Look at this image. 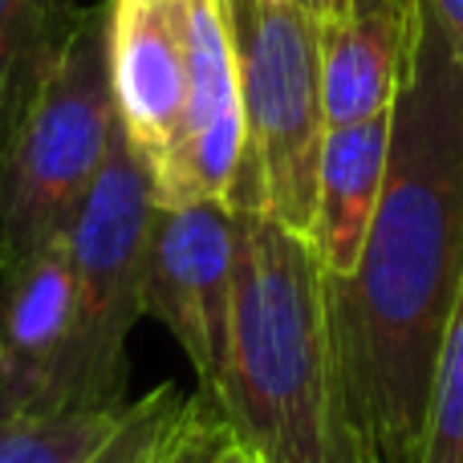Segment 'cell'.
I'll use <instances>...</instances> for the list:
<instances>
[{
	"label": "cell",
	"mask_w": 463,
	"mask_h": 463,
	"mask_svg": "<svg viewBox=\"0 0 463 463\" xmlns=\"http://www.w3.org/2000/svg\"><path fill=\"white\" fill-rule=\"evenodd\" d=\"M463 288V57L407 0L383 200L350 277H326L345 411L370 463H419L443 334Z\"/></svg>",
	"instance_id": "1"
},
{
	"label": "cell",
	"mask_w": 463,
	"mask_h": 463,
	"mask_svg": "<svg viewBox=\"0 0 463 463\" xmlns=\"http://www.w3.org/2000/svg\"><path fill=\"white\" fill-rule=\"evenodd\" d=\"M208 399L256 463H370L329 345L326 269L260 212H240L232 350Z\"/></svg>",
	"instance_id": "2"
},
{
	"label": "cell",
	"mask_w": 463,
	"mask_h": 463,
	"mask_svg": "<svg viewBox=\"0 0 463 463\" xmlns=\"http://www.w3.org/2000/svg\"><path fill=\"white\" fill-rule=\"evenodd\" d=\"M244 98V167L232 208L260 212L309 240L317 216L321 21L293 0H220Z\"/></svg>",
	"instance_id": "3"
},
{
	"label": "cell",
	"mask_w": 463,
	"mask_h": 463,
	"mask_svg": "<svg viewBox=\"0 0 463 463\" xmlns=\"http://www.w3.org/2000/svg\"><path fill=\"white\" fill-rule=\"evenodd\" d=\"M106 5L81 8L53 73L0 159V272L61 244L114 135Z\"/></svg>",
	"instance_id": "4"
},
{
	"label": "cell",
	"mask_w": 463,
	"mask_h": 463,
	"mask_svg": "<svg viewBox=\"0 0 463 463\" xmlns=\"http://www.w3.org/2000/svg\"><path fill=\"white\" fill-rule=\"evenodd\" d=\"M155 212L159 200L151 167L114 122L102 171L65 236L73 269V329L57 407H127V342L138 317H146L143 280Z\"/></svg>",
	"instance_id": "5"
},
{
	"label": "cell",
	"mask_w": 463,
	"mask_h": 463,
	"mask_svg": "<svg viewBox=\"0 0 463 463\" xmlns=\"http://www.w3.org/2000/svg\"><path fill=\"white\" fill-rule=\"evenodd\" d=\"M240 212L228 200H192L155 212L143 309L179 342L195 370V391L224 378L236 317Z\"/></svg>",
	"instance_id": "6"
},
{
	"label": "cell",
	"mask_w": 463,
	"mask_h": 463,
	"mask_svg": "<svg viewBox=\"0 0 463 463\" xmlns=\"http://www.w3.org/2000/svg\"><path fill=\"white\" fill-rule=\"evenodd\" d=\"M106 13L114 114L155 175L187 114V0H106Z\"/></svg>",
	"instance_id": "7"
},
{
	"label": "cell",
	"mask_w": 463,
	"mask_h": 463,
	"mask_svg": "<svg viewBox=\"0 0 463 463\" xmlns=\"http://www.w3.org/2000/svg\"><path fill=\"white\" fill-rule=\"evenodd\" d=\"M70 329L73 269L65 240L0 272V423L57 407Z\"/></svg>",
	"instance_id": "8"
},
{
	"label": "cell",
	"mask_w": 463,
	"mask_h": 463,
	"mask_svg": "<svg viewBox=\"0 0 463 463\" xmlns=\"http://www.w3.org/2000/svg\"><path fill=\"white\" fill-rule=\"evenodd\" d=\"M386 155H391V110L326 130L317 167V216L309 236L326 277H350L358 269L383 200Z\"/></svg>",
	"instance_id": "9"
},
{
	"label": "cell",
	"mask_w": 463,
	"mask_h": 463,
	"mask_svg": "<svg viewBox=\"0 0 463 463\" xmlns=\"http://www.w3.org/2000/svg\"><path fill=\"white\" fill-rule=\"evenodd\" d=\"M407 0L370 13H329L321 21V110L329 127L386 114L399 90Z\"/></svg>",
	"instance_id": "10"
},
{
	"label": "cell",
	"mask_w": 463,
	"mask_h": 463,
	"mask_svg": "<svg viewBox=\"0 0 463 463\" xmlns=\"http://www.w3.org/2000/svg\"><path fill=\"white\" fill-rule=\"evenodd\" d=\"M81 16L73 0H0V159Z\"/></svg>",
	"instance_id": "11"
},
{
	"label": "cell",
	"mask_w": 463,
	"mask_h": 463,
	"mask_svg": "<svg viewBox=\"0 0 463 463\" xmlns=\"http://www.w3.org/2000/svg\"><path fill=\"white\" fill-rule=\"evenodd\" d=\"M127 407H57L5 419L0 463H94L122 427Z\"/></svg>",
	"instance_id": "12"
},
{
	"label": "cell",
	"mask_w": 463,
	"mask_h": 463,
	"mask_svg": "<svg viewBox=\"0 0 463 463\" xmlns=\"http://www.w3.org/2000/svg\"><path fill=\"white\" fill-rule=\"evenodd\" d=\"M419 463H463V288L443 334Z\"/></svg>",
	"instance_id": "13"
},
{
	"label": "cell",
	"mask_w": 463,
	"mask_h": 463,
	"mask_svg": "<svg viewBox=\"0 0 463 463\" xmlns=\"http://www.w3.org/2000/svg\"><path fill=\"white\" fill-rule=\"evenodd\" d=\"M228 423L208 394H184L179 407L167 415L163 431L155 435L146 463H220L228 443Z\"/></svg>",
	"instance_id": "14"
},
{
	"label": "cell",
	"mask_w": 463,
	"mask_h": 463,
	"mask_svg": "<svg viewBox=\"0 0 463 463\" xmlns=\"http://www.w3.org/2000/svg\"><path fill=\"white\" fill-rule=\"evenodd\" d=\"M431 8H435V16L443 21V29H448L456 53L463 57V0H431Z\"/></svg>",
	"instance_id": "15"
},
{
	"label": "cell",
	"mask_w": 463,
	"mask_h": 463,
	"mask_svg": "<svg viewBox=\"0 0 463 463\" xmlns=\"http://www.w3.org/2000/svg\"><path fill=\"white\" fill-rule=\"evenodd\" d=\"M220 463H256V459H252V451H248L244 443H236V439L228 435L224 451H220Z\"/></svg>",
	"instance_id": "16"
},
{
	"label": "cell",
	"mask_w": 463,
	"mask_h": 463,
	"mask_svg": "<svg viewBox=\"0 0 463 463\" xmlns=\"http://www.w3.org/2000/svg\"><path fill=\"white\" fill-rule=\"evenodd\" d=\"M383 5H391V0H334V13H370Z\"/></svg>",
	"instance_id": "17"
},
{
	"label": "cell",
	"mask_w": 463,
	"mask_h": 463,
	"mask_svg": "<svg viewBox=\"0 0 463 463\" xmlns=\"http://www.w3.org/2000/svg\"><path fill=\"white\" fill-rule=\"evenodd\" d=\"M297 8H305L309 16H317V21H326L329 13H334V0H293Z\"/></svg>",
	"instance_id": "18"
}]
</instances>
